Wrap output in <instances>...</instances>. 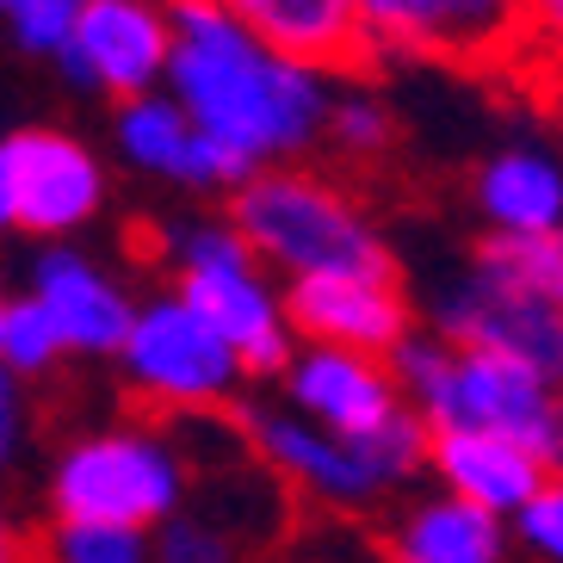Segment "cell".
Returning a JSON list of instances; mask_svg holds the SVG:
<instances>
[{
	"label": "cell",
	"mask_w": 563,
	"mask_h": 563,
	"mask_svg": "<svg viewBox=\"0 0 563 563\" xmlns=\"http://www.w3.org/2000/svg\"><path fill=\"white\" fill-rule=\"evenodd\" d=\"M51 551L63 563H143V558H155V527H124V520H56Z\"/></svg>",
	"instance_id": "obj_21"
},
{
	"label": "cell",
	"mask_w": 563,
	"mask_h": 563,
	"mask_svg": "<svg viewBox=\"0 0 563 563\" xmlns=\"http://www.w3.org/2000/svg\"><path fill=\"white\" fill-rule=\"evenodd\" d=\"M527 25H532V37L563 44V0H527Z\"/></svg>",
	"instance_id": "obj_27"
},
{
	"label": "cell",
	"mask_w": 563,
	"mask_h": 563,
	"mask_svg": "<svg viewBox=\"0 0 563 563\" xmlns=\"http://www.w3.org/2000/svg\"><path fill=\"white\" fill-rule=\"evenodd\" d=\"M167 87L205 131L249 150L261 167L291 162L329 136L334 68L279 51L230 0H174Z\"/></svg>",
	"instance_id": "obj_1"
},
{
	"label": "cell",
	"mask_w": 563,
	"mask_h": 563,
	"mask_svg": "<svg viewBox=\"0 0 563 563\" xmlns=\"http://www.w3.org/2000/svg\"><path fill=\"white\" fill-rule=\"evenodd\" d=\"M279 378H285V397L303 415H316L334 433H353V440L390 428L397 409L409 402L397 372H390V353L341 347V341H303Z\"/></svg>",
	"instance_id": "obj_11"
},
{
	"label": "cell",
	"mask_w": 563,
	"mask_h": 563,
	"mask_svg": "<svg viewBox=\"0 0 563 563\" xmlns=\"http://www.w3.org/2000/svg\"><path fill=\"white\" fill-rule=\"evenodd\" d=\"M124 384L136 397L162 402V409H211V402H230L242 390V378H254L249 360L230 347V334L217 329L199 303L174 291V298H155L136 310L131 334H124Z\"/></svg>",
	"instance_id": "obj_5"
},
{
	"label": "cell",
	"mask_w": 563,
	"mask_h": 563,
	"mask_svg": "<svg viewBox=\"0 0 563 563\" xmlns=\"http://www.w3.org/2000/svg\"><path fill=\"white\" fill-rule=\"evenodd\" d=\"M483 254L496 266H508L514 279H527L539 298H551L563 310V230H545V235H489Z\"/></svg>",
	"instance_id": "obj_22"
},
{
	"label": "cell",
	"mask_w": 563,
	"mask_h": 563,
	"mask_svg": "<svg viewBox=\"0 0 563 563\" xmlns=\"http://www.w3.org/2000/svg\"><path fill=\"white\" fill-rule=\"evenodd\" d=\"M230 217L249 230L254 254L285 279L303 273H397L378 230L360 217L347 192H334L322 174L303 167H261L230 192Z\"/></svg>",
	"instance_id": "obj_4"
},
{
	"label": "cell",
	"mask_w": 563,
	"mask_h": 563,
	"mask_svg": "<svg viewBox=\"0 0 563 563\" xmlns=\"http://www.w3.org/2000/svg\"><path fill=\"white\" fill-rule=\"evenodd\" d=\"M477 211L489 235L563 230V162L545 150H501L477 174Z\"/></svg>",
	"instance_id": "obj_17"
},
{
	"label": "cell",
	"mask_w": 563,
	"mask_h": 563,
	"mask_svg": "<svg viewBox=\"0 0 563 563\" xmlns=\"http://www.w3.org/2000/svg\"><path fill=\"white\" fill-rule=\"evenodd\" d=\"M186 496L180 452L143 428L93 433L68 446L51 477L56 520H124V527H162Z\"/></svg>",
	"instance_id": "obj_6"
},
{
	"label": "cell",
	"mask_w": 563,
	"mask_h": 563,
	"mask_svg": "<svg viewBox=\"0 0 563 563\" xmlns=\"http://www.w3.org/2000/svg\"><path fill=\"white\" fill-rule=\"evenodd\" d=\"M63 353H68V341H63V329H56L51 303L37 298V291L0 303V360H7V372L37 378V372H51Z\"/></svg>",
	"instance_id": "obj_20"
},
{
	"label": "cell",
	"mask_w": 563,
	"mask_h": 563,
	"mask_svg": "<svg viewBox=\"0 0 563 563\" xmlns=\"http://www.w3.org/2000/svg\"><path fill=\"white\" fill-rule=\"evenodd\" d=\"M266 273H273L266 261H223V266L180 273V291L230 334V347L249 360L254 378H279L303 334H298V322H291V303L273 298Z\"/></svg>",
	"instance_id": "obj_12"
},
{
	"label": "cell",
	"mask_w": 563,
	"mask_h": 563,
	"mask_svg": "<svg viewBox=\"0 0 563 563\" xmlns=\"http://www.w3.org/2000/svg\"><path fill=\"white\" fill-rule=\"evenodd\" d=\"M558 51H563V44H558Z\"/></svg>",
	"instance_id": "obj_30"
},
{
	"label": "cell",
	"mask_w": 563,
	"mask_h": 563,
	"mask_svg": "<svg viewBox=\"0 0 563 563\" xmlns=\"http://www.w3.org/2000/svg\"><path fill=\"white\" fill-rule=\"evenodd\" d=\"M433 329L459 341V347H496V353H520L558 372V347H563V310L551 298H539L527 279H514L508 266H496L489 254H471L459 279L440 285L433 298Z\"/></svg>",
	"instance_id": "obj_8"
},
{
	"label": "cell",
	"mask_w": 563,
	"mask_h": 563,
	"mask_svg": "<svg viewBox=\"0 0 563 563\" xmlns=\"http://www.w3.org/2000/svg\"><path fill=\"white\" fill-rule=\"evenodd\" d=\"M56 63H63L68 87H81V93L131 100V93L167 87L174 0H87L81 25L56 51Z\"/></svg>",
	"instance_id": "obj_9"
},
{
	"label": "cell",
	"mask_w": 563,
	"mask_h": 563,
	"mask_svg": "<svg viewBox=\"0 0 563 563\" xmlns=\"http://www.w3.org/2000/svg\"><path fill=\"white\" fill-rule=\"evenodd\" d=\"M365 56H428L452 68L508 63L532 44L527 0H360Z\"/></svg>",
	"instance_id": "obj_7"
},
{
	"label": "cell",
	"mask_w": 563,
	"mask_h": 563,
	"mask_svg": "<svg viewBox=\"0 0 563 563\" xmlns=\"http://www.w3.org/2000/svg\"><path fill=\"white\" fill-rule=\"evenodd\" d=\"M285 303L303 341H341L365 353H397V341L415 329L397 273H303L285 285Z\"/></svg>",
	"instance_id": "obj_13"
},
{
	"label": "cell",
	"mask_w": 563,
	"mask_h": 563,
	"mask_svg": "<svg viewBox=\"0 0 563 563\" xmlns=\"http://www.w3.org/2000/svg\"><path fill=\"white\" fill-rule=\"evenodd\" d=\"M329 143H334L341 155H353V162H372V155L390 150V112H384L378 93H365V87H353V93H334Z\"/></svg>",
	"instance_id": "obj_23"
},
{
	"label": "cell",
	"mask_w": 563,
	"mask_h": 563,
	"mask_svg": "<svg viewBox=\"0 0 563 563\" xmlns=\"http://www.w3.org/2000/svg\"><path fill=\"white\" fill-rule=\"evenodd\" d=\"M0 446L19 452V372L0 378Z\"/></svg>",
	"instance_id": "obj_28"
},
{
	"label": "cell",
	"mask_w": 563,
	"mask_h": 563,
	"mask_svg": "<svg viewBox=\"0 0 563 563\" xmlns=\"http://www.w3.org/2000/svg\"><path fill=\"white\" fill-rule=\"evenodd\" d=\"M32 291L51 303L68 353H118L136 322V303L75 249H44L32 266Z\"/></svg>",
	"instance_id": "obj_15"
},
{
	"label": "cell",
	"mask_w": 563,
	"mask_h": 563,
	"mask_svg": "<svg viewBox=\"0 0 563 563\" xmlns=\"http://www.w3.org/2000/svg\"><path fill=\"white\" fill-rule=\"evenodd\" d=\"M87 0H13L7 7V25H13V44L32 56H56L75 37V25H81Z\"/></svg>",
	"instance_id": "obj_24"
},
{
	"label": "cell",
	"mask_w": 563,
	"mask_h": 563,
	"mask_svg": "<svg viewBox=\"0 0 563 563\" xmlns=\"http://www.w3.org/2000/svg\"><path fill=\"white\" fill-rule=\"evenodd\" d=\"M428 471L446 483V489H459V496L483 501V508L508 514V520L527 508V501L545 489V477H551V464L539 459L527 440L496 433V428H464V421L433 428Z\"/></svg>",
	"instance_id": "obj_14"
},
{
	"label": "cell",
	"mask_w": 563,
	"mask_h": 563,
	"mask_svg": "<svg viewBox=\"0 0 563 563\" xmlns=\"http://www.w3.org/2000/svg\"><path fill=\"white\" fill-rule=\"evenodd\" d=\"M558 384H563V347H558Z\"/></svg>",
	"instance_id": "obj_29"
},
{
	"label": "cell",
	"mask_w": 563,
	"mask_h": 563,
	"mask_svg": "<svg viewBox=\"0 0 563 563\" xmlns=\"http://www.w3.org/2000/svg\"><path fill=\"white\" fill-rule=\"evenodd\" d=\"M514 539L527 551H539V558L563 563V471H551L545 489L514 514Z\"/></svg>",
	"instance_id": "obj_26"
},
{
	"label": "cell",
	"mask_w": 563,
	"mask_h": 563,
	"mask_svg": "<svg viewBox=\"0 0 563 563\" xmlns=\"http://www.w3.org/2000/svg\"><path fill=\"white\" fill-rule=\"evenodd\" d=\"M230 7L291 56H310V63H329V68L372 63L365 56L360 0H230Z\"/></svg>",
	"instance_id": "obj_18"
},
{
	"label": "cell",
	"mask_w": 563,
	"mask_h": 563,
	"mask_svg": "<svg viewBox=\"0 0 563 563\" xmlns=\"http://www.w3.org/2000/svg\"><path fill=\"white\" fill-rule=\"evenodd\" d=\"M106 199L100 155L68 131H13L0 143V217L13 230L68 235Z\"/></svg>",
	"instance_id": "obj_10"
},
{
	"label": "cell",
	"mask_w": 563,
	"mask_h": 563,
	"mask_svg": "<svg viewBox=\"0 0 563 563\" xmlns=\"http://www.w3.org/2000/svg\"><path fill=\"white\" fill-rule=\"evenodd\" d=\"M235 551L242 545H235L230 532H217L199 508H174L155 527V558H167V563H223Z\"/></svg>",
	"instance_id": "obj_25"
},
{
	"label": "cell",
	"mask_w": 563,
	"mask_h": 563,
	"mask_svg": "<svg viewBox=\"0 0 563 563\" xmlns=\"http://www.w3.org/2000/svg\"><path fill=\"white\" fill-rule=\"evenodd\" d=\"M508 532H514L508 514L446 489V496L415 501L402 514V527L390 532V545L409 563H496L508 551Z\"/></svg>",
	"instance_id": "obj_16"
},
{
	"label": "cell",
	"mask_w": 563,
	"mask_h": 563,
	"mask_svg": "<svg viewBox=\"0 0 563 563\" xmlns=\"http://www.w3.org/2000/svg\"><path fill=\"white\" fill-rule=\"evenodd\" d=\"M235 428L261 452V464H273L298 496L322 501V508H372L390 489H402L415 471H428V459H433V421L415 402H402L397 421L378 433H365V440L322 428L298 402L291 409L242 402L235 409Z\"/></svg>",
	"instance_id": "obj_3"
},
{
	"label": "cell",
	"mask_w": 563,
	"mask_h": 563,
	"mask_svg": "<svg viewBox=\"0 0 563 563\" xmlns=\"http://www.w3.org/2000/svg\"><path fill=\"white\" fill-rule=\"evenodd\" d=\"M118 155L136 167V174H155V180L192 186V167H199V118L180 106L174 87H150V93H131L118 100Z\"/></svg>",
	"instance_id": "obj_19"
},
{
	"label": "cell",
	"mask_w": 563,
	"mask_h": 563,
	"mask_svg": "<svg viewBox=\"0 0 563 563\" xmlns=\"http://www.w3.org/2000/svg\"><path fill=\"white\" fill-rule=\"evenodd\" d=\"M402 397L428 415L433 428H496L527 440L551 471H563V384L551 365L520 360L496 347H459L440 329L402 334L390 353Z\"/></svg>",
	"instance_id": "obj_2"
}]
</instances>
